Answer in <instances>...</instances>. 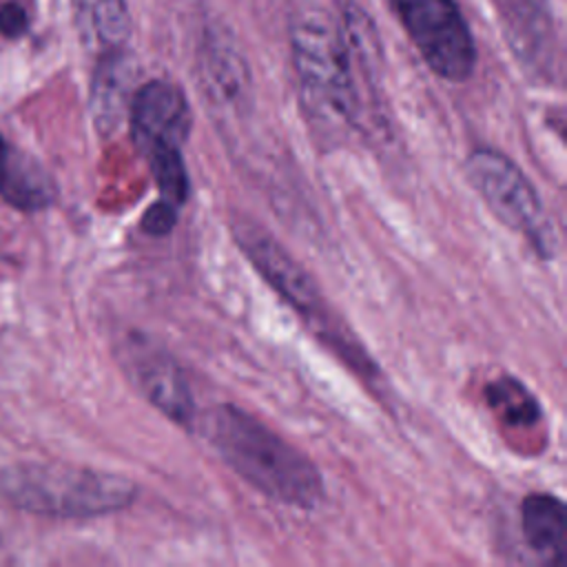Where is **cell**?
<instances>
[{
  "label": "cell",
  "instance_id": "e0dca14e",
  "mask_svg": "<svg viewBox=\"0 0 567 567\" xmlns=\"http://www.w3.org/2000/svg\"><path fill=\"white\" fill-rule=\"evenodd\" d=\"M29 29L27 11L18 2H7L0 7V33L4 38H20Z\"/></svg>",
  "mask_w": 567,
  "mask_h": 567
},
{
  "label": "cell",
  "instance_id": "8fae6325",
  "mask_svg": "<svg viewBox=\"0 0 567 567\" xmlns=\"http://www.w3.org/2000/svg\"><path fill=\"white\" fill-rule=\"evenodd\" d=\"M58 188L47 168L27 151L0 135V197L24 213H35L55 202Z\"/></svg>",
  "mask_w": 567,
  "mask_h": 567
},
{
  "label": "cell",
  "instance_id": "5b68a950",
  "mask_svg": "<svg viewBox=\"0 0 567 567\" xmlns=\"http://www.w3.org/2000/svg\"><path fill=\"white\" fill-rule=\"evenodd\" d=\"M414 49L432 73L465 82L476 66L470 27L454 0H390Z\"/></svg>",
  "mask_w": 567,
  "mask_h": 567
},
{
  "label": "cell",
  "instance_id": "30bf717a",
  "mask_svg": "<svg viewBox=\"0 0 567 567\" xmlns=\"http://www.w3.org/2000/svg\"><path fill=\"white\" fill-rule=\"evenodd\" d=\"M135 75L137 66L126 47L100 53L91 80L89 104L93 122L102 133L117 128L122 115L128 111L131 97L135 93Z\"/></svg>",
  "mask_w": 567,
  "mask_h": 567
},
{
  "label": "cell",
  "instance_id": "5bb4252c",
  "mask_svg": "<svg viewBox=\"0 0 567 567\" xmlns=\"http://www.w3.org/2000/svg\"><path fill=\"white\" fill-rule=\"evenodd\" d=\"M485 401L496 419L514 430H532L543 419L540 405L532 390L509 374L496 377L485 385Z\"/></svg>",
  "mask_w": 567,
  "mask_h": 567
},
{
  "label": "cell",
  "instance_id": "7c38bea8",
  "mask_svg": "<svg viewBox=\"0 0 567 567\" xmlns=\"http://www.w3.org/2000/svg\"><path fill=\"white\" fill-rule=\"evenodd\" d=\"M520 529L525 543L545 563L563 565L567 556V507L547 492L527 494L520 505Z\"/></svg>",
  "mask_w": 567,
  "mask_h": 567
},
{
  "label": "cell",
  "instance_id": "2e32d148",
  "mask_svg": "<svg viewBox=\"0 0 567 567\" xmlns=\"http://www.w3.org/2000/svg\"><path fill=\"white\" fill-rule=\"evenodd\" d=\"M177 224V206L166 202V199H159L155 202L142 217V228L144 233L153 235V237H159V235H168Z\"/></svg>",
  "mask_w": 567,
  "mask_h": 567
},
{
  "label": "cell",
  "instance_id": "ba28073f",
  "mask_svg": "<svg viewBox=\"0 0 567 567\" xmlns=\"http://www.w3.org/2000/svg\"><path fill=\"white\" fill-rule=\"evenodd\" d=\"M131 140L148 159L164 151H182L190 133V106L184 91L168 80H148L128 104Z\"/></svg>",
  "mask_w": 567,
  "mask_h": 567
},
{
  "label": "cell",
  "instance_id": "52a82bcc",
  "mask_svg": "<svg viewBox=\"0 0 567 567\" xmlns=\"http://www.w3.org/2000/svg\"><path fill=\"white\" fill-rule=\"evenodd\" d=\"M233 237L255 270L266 279V284L279 292L284 301L290 303L299 315H303L308 321H315L326 332L330 315L321 290L308 270L272 235H268L250 219H233Z\"/></svg>",
  "mask_w": 567,
  "mask_h": 567
},
{
  "label": "cell",
  "instance_id": "277c9868",
  "mask_svg": "<svg viewBox=\"0 0 567 567\" xmlns=\"http://www.w3.org/2000/svg\"><path fill=\"white\" fill-rule=\"evenodd\" d=\"M465 175L489 210L543 259L558 255V235L527 175L501 151L476 148L465 159Z\"/></svg>",
  "mask_w": 567,
  "mask_h": 567
},
{
  "label": "cell",
  "instance_id": "4fadbf2b",
  "mask_svg": "<svg viewBox=\"0 0 567 567\" xmlns=\"http://www.w3.org/2000/svg\"><path fill=\"white\" fill-rule=\"evenodd\" d=\"M80 38L100 53L126 47L131 16L126 0H71Z\"/></svg>",
  "mask_w": 567,
  "mask_h": 567
},
{
  "label": "cell",
  "instance_id": "7a4b0ae2",
  "mask_svg": "<svg viewBox=\"0 0 567 567\" xmlns=\"http://www.w3.org/2000/svg\"><path fill=\"white\" fill-rule=\"evenodd\" d=\"M204 436L221 461L264 496L297 509H312L323 496L315 463L250 412L224 403L206 414Z\"/></svg>",
  "mask_w": 567,
  "mask_h": 567
},
{
  "label": "cell",
  "instance_id": "3957f363",
  "mask_svg": "<svg viewBox=\"0 0 567 567\" xmlns=\"http://www.w3.org/2000/svg\"><path fill=\"white\" fill-rule=\"evenodd\" d=\"M0 492L40 516L91 518L128 507L137 487L122 474L64 463H18L0 472Z\"/></svg>",
  "mask_w": 567,
  "mask_h": 567
},
{
  "label": "cell",
  "instance_id": "8992f818",
  "mask_svg": "<svg viewBox=\"0 0 567 567\" xmlns=\"http://www.w3.org/2000/svg\"><path fill=\"white\" fill-rule=\"evenodd\" d=\"M122 370L140 394L175 425H195L190 385L175 357L144 332H126L115 350Z\"/></svg>",
  "mask_w": 567,
  "mask_h": 567
},
{
  "label": "cell",
  "instance_id": "9a60e30c",
  "mask_svg": "<svg viewBox=\"0 0 567 567\" xmlns=\"http://www.w3.org/2000/svg\"><path fill=\"white\" fill-rule=\"evenodd\" d=\"M206 78L210 91H215V95L221 100H235L246 84V71L230 49H210Z\"/></svg>",
  "mask_w": 567,
  "mask_h": 567
},
{
  "label": "cell",
  "instance_id": "9c48e42d",
  "mask_svg": "<svg viewBox=\"0 0 567 567\" xmlns=\"http://www.w3.org/2000/svg\"><path fill=\"white\" fill-rule=\"evenodd\" d=\"M512 51L538 75L551 78L554 27L547 0H494Z\"/></svg>",
  "mask_w": 567,
  "mask_h": 567
},
{
  "label": "cell",
  "instance_id": "6da1fadb",
  "mask_svg": "<svg viewBox=\"0 0 567 567\" xmlns=\"http://www.w3.org/2000/svg\"><path fill=\"white\" fill-rule=\"evenodd\" d=\"M290 47L303 106L321 133L361 126L374 62L370 31L354 18L339 24L321 9H306L292 20Z\"/></svg>",
  "mask_w": 567,
  "mask_h": 567
}]
</instances>
